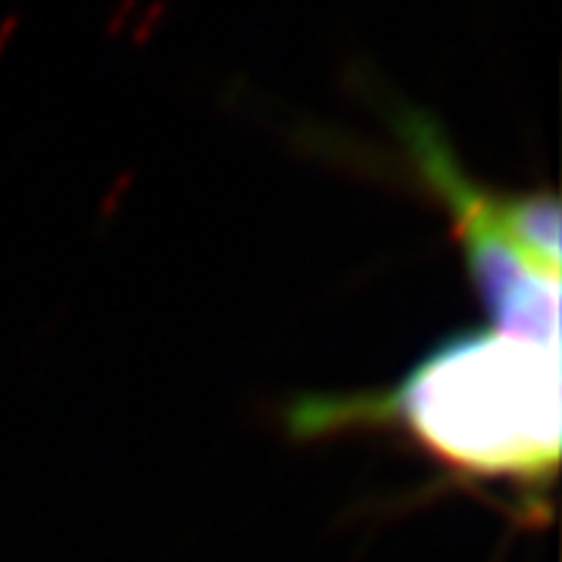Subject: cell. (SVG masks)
<instances>
[{
  "mask_svg": "<svg viewBox=\"0 0 562 562\" xmlns=\"http://www.w3.org/2000/svg\"><path fill=\"white\" fill-rule=\"evenodd\" d=\"M391 425L462 479L513 484L538 516L560 469V347L497 328L457 331L382 391L310 394L288 406L294 435Z\"/></svg>",
  "mask_w": 562,
  "mask_h": 562,
  "instance_id": "6da1fadb",
  "label": "cell"
},
{
  "mask_svg": "<svg viewBox=\"0 0 562 562\" xmlns=\"http://www.w3.org/2000/svg\"><path fill=\"white\" fill-rule=\"evenodd\" d=\"M391 125L419 179L450 213L465 272L494 328L560 347V201L550 191H487L453 154L435 116L401 106Z\"/></svg>",
  "mask_w": 562,
  "mask_h": 562,
  "instance_id": "7a4b0ae2",
  "label": "cell"
}]
</instances>
